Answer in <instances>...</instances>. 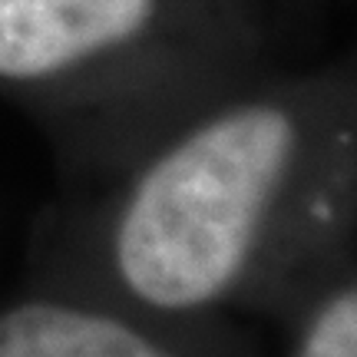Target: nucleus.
Masks as SVG:
<instances>
[{"label":"nucleus","mask_w":357,"mask_h":357,"mask_svg":"<svg viewBox=\"0 0 357 357\" xmlns=\"http://www.w3.org/2000/svg\"><path fill=\"white\" fill-rule=\"evenodd\" d=\"M37 278L185 321H281L357 258V60L242 79L53 218Z\"/></svg>","instance_id":"obj_1"},{"label":"nucleus","mask_w":357,"mask_h":357,"mask_svg":"<svg viewBox=\"0 0 357 357\" xmlns=\"http://www.w3.org/2000/svg\"><path fill=\"white\" fill-rule=\"evenodd\" d=\"M205 40L185 0H0V89L73 176L102 182L248 79Z\"/></svg>","instance_id":"obj_2"},{"label":"nucleus","mask_w":357,"mask_h":357,"mask_svg":"<svg viewBox=\"0 0 357 357\" xmlns=\"http://www.w3.org/2000/svg\"><path fill=\"white\" fill-rule=\"evenodd\" d=\"M0 357H258L235 321L139 311L66 281L33 278L0 305Z\"/></svg>","instance_id":"obj_3"},{"label":"nucleus","mask_w":357,"mask_h":357,"mask_svg":"<svg viewBox=\"0 0 357 357\" xmlns=\"http://www.w3.org/2000/svg\"><path fill=\"white\" fill-rule=\"evenodd\" d=\"M278 324L281 357H357V258L318 281Z\"/></svg>","instance_id":"obj_4"}]
</instances>
